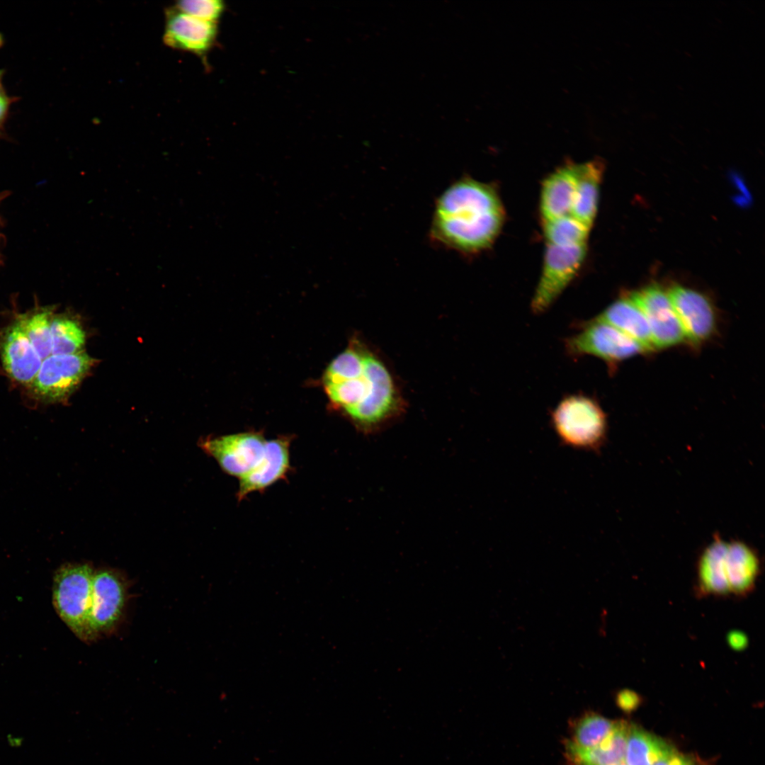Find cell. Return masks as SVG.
Segmentation results:
<instances>
[{"label":"cell","mask_w":765,"mask_h":765,"mask_svg":"<svg viewBox=\"0 0 765 765\" xmlns=\"http://www.w3.org/2000/svg\"><path fill=\"white\" fill-rule=\"evenodd\" d=\"M93 364L83 351L68 355H51L44 359L30 384L38 398L56 402L67 397L79 384Z\"/></svg>","instance_id":"cell-7"},{"label":"cell","mask_w":765,"mask_h":765,"mask_svg":"<svg viewBox=\"0 0 765 765\" xmlns=\"http://www.w3.org/2000/svg\"><path fill=\"white\" fill-rule=\"evenodd\" d=\"M174 6L193 17L214 23L225 10V4L220 0L178 1Z\"/></svg>","instance_id":"cell-26"},{"label":"cell","mask_w":765,"mask_h":765,"mask_svg":"<svg viewBox=\"0 0 765 765\" xmlns=\"http://www.w3.org/2000/svg\"><path fill=\"white\" fill-rule=\"evenodd\" d=\"M127 587L119 573L108 569L94 571L91 625L95 638L111 633L123 618Z\"/></svg>","instance_id":"cell-10"},{"label":"cell","mask_w":765,"mask_h":765,"mask_svg":"<svg viewBox=\"0 0 765 765\" xmlns=\"http://www.w3.org/2000/svg\"><path fill=\"white\" fill-rule=\"evenodd\" d=\"M586 251V244H546L542 271L531 302L533 314H543L555 303L577 275Z\"/></svg>","instance_id":"cell-6"},{"label":"cell","mask_w":765,"mask_h":765,"mask_svg":"<svg viewBox=\"0 0 765 765\" xmlns=\"http://www.w3.org/2000/svg\"><path fill=\"white\" fill-rule=\"evenodd\" d=\"M668 295L687 341L699 346L714 335L717 329V314L713 302L706 295L679 285H673Z\"/></svg>","instance_id":"cell-11"},{"label":"cell","mask_w":765,"mask_h":765,"mask_svg":"<svg viewBox=\"0 0 765 765\" xmlns=\"http://www.w3.org/2000/svg\"><path fill=\"white\" fill-rule=\"evenodd\" d=\"M266 441L260 432L249 431L208 438L200 446L224 472L241 478L259 461Z\"/></svg>","instance_id":"cell-8"},{"label":"cell","mask_w":765,"mask_h":765,"mask_svg":"<svg viewBox=\"0 0 765 765\" xmlns=\"http://www.w3.org/2000/svg\"><path fill=\"white\" fill-rule=\"evenodd\" d=\"M504 210L489 184L463 176L437 198L430 227L431 239L463 254L489 247L500 232Z\"/></svg>","instance_id":"cell-2"},{"label":"cell","mask_w":765,"mask_h":765,"mask_svg":"<svg viewBox=\"0 0 765 765\" xmlns=\"http://www.w3.org/2000/svg\"><path fill=\"white\" fill-rule=\"evenodd\" d=\"M324 384L331 402L363 431L379 429L402 408L389 369L358 339L332 361Z\"/></svg>","instance_id":"cell-1"},{"label":"cell","mask_w":765,"mask_h":765,"mask_svg":"<svg viewBox=\"0 0 765 765\" xmlns=\"http://www.w3.org/2000/svg\"><path fill=\"white\" fill-rule=\"evenodd\" d=\"M52 355H68L81 351L85 333L72 318L57 316L51 321Z\"/></svg>","instance_id":"cell-24"},{"label":"cell","mask_w":765,"mask_h":765,"mask_svg":"<svg viewBox=\"0 0 765 765\" xmlns=\"http://www.w3.org/2000/svg\"><path fill=\"white\" fill-rule=\"evenodd\" d=\"M7 100L4 94L0 95V120L3 118L7 108Z\"/></svg>","instance_id":"cell-30"},{"label":"cell","mask_w":765,"mask_h":765,"mask_svg":"<svg viewBox=\"0 0 765 765\" xmlns=\"http://www.w3.org/2000/svg\"><path fill=\"white\" fill-rule=\"evenodd\" d=\"M614 765H627V764H626V763L625 761H622V762H620V763L614 764Z\"/></svg>","instance_id":"cell-31"},{"label":"cell","mask_w":765,"mask_h":765,"mask_svg":"<svg viewBox=\"0 0 765 765\" xmlns=\"http://www.w3.org/2000/svg\"><path fill=\"white\" fill-rule=\"evenodd\" d=\"M94 570L89 564H66L55 574L53 604L57 614L81 640L96 638L91 625Z\"/></svg>","instance_id":"cell-4"},{"label":"cell","mask_w":765,"mask_h":765,"mask_svg":"<svg viewBox=\"0 0 765 765\" xmlns=\"http://www.w3.org/2000/svg\"><path fill=\"white\" fill-rule=\"evenodd\" d=\"M0 351L7 374L22 384H30L42 364V359L30 344L18 320L1 335Z\"/></svg>","instance_id":"cell-15"},{"label":"cell","mask_w":765,"mask_h":765,"mask_svg":"<svg viewBox=\"0 0 765 765\" xmlns=\"http://www.w3.org/2000/svg\"><path fill=\"white\" fill-rule=\"evenodd\" d=\"M629 295L647 321L655 349L687 341L668 293L660 286L651 285Z\"/></svg>","instance_id":"cell-9"},{"label":"cell","mask_w":765,"mask_h":765,"mask_svg":"<svg viewBox=\"0 0 765 765\" xmlns=\"http://www.w3.org/2000/svg\"><path fill=\"white\" fill-rule=\"evenodd\" d=\"M596 317L619 329L647 351L655 349L647 321L629 294L618 298Z\"/></svg>","instance_id":"cell-18"},{"label":"cell","mask_w":765,"mask_h":765,"mask_svg":"<svg viewBox=\"0 0 765 765\" xmlns=\"http://www.w3.org/2000/svg\"><path fill=\"white\" fill-rule=\"evenodd\" d=\"M674 747L662 738L635 725H629L625 762L627 765H653Z\"/></svg>","instance_id":"cell-21"},{"label":"cell","mask_w":765,"mask_h":765,"mask_svg":"<svg viewBox=\"0 0 765 765\" xmlns=\"http://www.w3.org/2000/svg\"><path fill=\"white\" fill-rule=\"evenodd\" d=\"M217 33L214 22L193 17L174 6L165 10L163 42L171 48L204 55L214 45Z\"/></svg>","instance_id":"cell-12"},{"label":"cell","mask_w":765,"mask_h":765,"mask_svg":"<svg viewBox=\"0 0 765 765\" xmlns=\"http://www.w3.org/2000/svg\"><path fill=\"white\" fill-rule=\"evenodd\" d=\"M577 174L578 164H567L557 168L545 178L540 196V210L543 222L570 215Z\"/></svg>","instance_id":"cell-16"},{"label":"cell","mask_w":765,"mask_h":765,"mask_svg":"<svg viewBox=\"0 0 765 765\" xmlns=\"http://www.w3.org/2000/svg\"><path fill=\"white\" fill-rule=\"evenodd\" d=\"M653 765H705L703 761L689 754H685L672 749Z\"/></svg>","instance_id":"cell-27"},{"label":"cell","mask_w":765,"mask_h":765,"mask_svg":"<svg viewBox=\"0 0 765 765\" xmlns=\"http://www.w3.org/2000/svg\"><path fill=\"white\" fill-rule=\"evenodd\" d=\"M289 436H280L266 441L263 455L257 464L239 478L238 500L248 494L265 489L283 479L290 469Z\"/></svg>","instance_id":"cell-14"},{"label":"cell","mask_w":765,"mask_h":765,"mask_svg":"<svg viewBox=\"0 0 765 765\" xmlns=\"http://www.w3.org/2000/svg\"><path fill=\"white\" fill-rule=\"evenodd\" d=\"M0 76H1V73H0Z\"/></svg>","instance_id":"cell-32"},{"label":"cell","mask_w":765,"mask_h":765,"mask_svg":"<svg viewBox=\"0 0 765 765\" xmlns=\"http://www.w3.org/2000/svg\"><path fill=\"white\" fill-rule=\"evenodd\" d=\"M550 422L565 446L599 452L606 441V414L594 397L584 393L563 397L551 411Z\"/></svg>","instance_id":"cell-3"},{"label":"cell","mask_w":765,"mask_h":765,"mask_svg":"<svg viewBox=\"0 0 765 765\" xmlns=\"http://www.w3.org/2000/svg\"><path fill=\"white\" fill-rule=\"evenodd\" d=\"M52 314L51 310L45 308L23 316L18 320L42 361L50 354L52 355L50 332Z\"/></svg>","instance_id":"cell-25"},{"label":"cell","mask_w":765,"mask_h":765,"mask_svg":"<svg viewBox=\"0 0 765 765\" xmlns=\"http://www.w3.org/2000/svg\"><path fill=\"white\" fill-rule=\"evenodd\" d=\"M723 543L722 538L715 536L698 557L695 584L697 596H730L728 586L721 569Z\"/></svg>","instance_id":"cell-20"},{"label":"cell","mask_w":765,"mask_h":765,"mask_svg":"<svg viewBox=\"0 0 765 765\" xmlns=\"http://www.w3.org/2000/svg\"><path fill=\"white\" fill-rule=\"evenodd\" d=\"M618 706L624 710L635 708L640 703L639 696L634 691L626 689L619 691L616 696Z\"/></svg>","instance_id":"cell-28"},{"label":"cell","mask_w":765,"mask_h":765,"mask_svg":"<svg viewBox=\"0 0 765 765\" xmlns=\"http://www.w3.org/2000/svg\"><path fill=\"white\" fill-rule=\"evenodd\" d=\"M722 569L730 596L743 598L754 591L761 564L757 551L747 543L742 540H725Z\"/></svg>","instance_id":"cell-13"},{"label":"cell","mask_w":765,"mask_h":765,"mask_svg":"<svg viewBox=\"0 0 765 765\" xmlns=\"http://www.w3.org/2000/svg\"><path fill=\"white\" fill-rule=\"evenodd\" d=\"M590 228L571 215L543 222L547 245L571 246L586 244Z\"/></svg>","instance_id":"cell-23"},{"label":"cell","mask_w":765,"mask_h":765,"mask_svg":"<svg viewBox=\"0 0 765 765\" xmlns=\"http://www.w3.org/2000/svg\"><path fill=\"white\" fill-rule=\"evenodd\" d=\"M629 725L616 721L609 735L597 745L584 748L565 742L567 765H614L624 761Z\"/></svg>","instance_id":"cell-17"},{"label":"cell","mask_w":765,"mask_h":765,"mask_svg":"<svg viewBox=\"0 0 765 765\" xmlns=\"http://www.w3.org/2000/svg\"><path fill=\"white\" fill-rule=\"evenodd\" d=\"M616 722L596 713H586L572 721L569 740L581 747H594L609 735Z\"/></svg>","instance_id":"cell-22"},{"label":"cell","mask_w":765,"mask_h":765,"mask_svg":"<svg viewBox=\"0 0 765 765\" xmlns=\"http://www.w3.org/2000/svg\"><path fill=\"white\" fill-rule=\"evenodd\" d=\"M727 642L732 649L741 651L747 647L748 638L742 631L732 630L727 635Z\"/></svg>","instance_id":"cell-29"},{"label":"cell","mask_w":765,"mask_h":765,"mask_svg":"<svg viewBox=\"0 0 765 765\" xmlns=\"http://www.w3.org/2000/svg\"><path fill=\"white\" fill-rule=\"evenodd\" d=\"M564 347L573 358L596 357L611 369L629 358L647 352L638 342L597 317L579 323L577 332L564 340Z\"/></svg>","instance_id":"cell-5"},{"label":"cell","mask_w":765,"mask_h":765,"mask_svg":"<svg viewBox=\"0 0 765 765\" xmlns=\"http://www.w3.org/2000/svg\"><path fill=\"white\" fill-rule=\"evenodd\" d=\"M604 164L600 160L578 164L577 181L570 215L591 228L599 205Z\"/></svg>","instance_id":"cell-19"}]
</instances>
